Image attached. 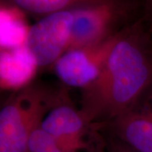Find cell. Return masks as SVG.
Returning a JSON list of instances; mask_svg holds the SVG:
<instances>
[{
    "label": "cell",
    "mask_w": 152,
    "mask_h": 152,
    "mask_svg": "<svg viewBox=\"0 0 152 152\" xmlns=\"http://www.w3.org/2000/svg\"><path fill=\"white\" fill-rule=\"evenodd\" d=\"M135 152H152V86L134 106L102 126Z\"/></svg>",
    "instance_id": "obj_7"
},
{
    "label": "cell",
    "mask_w": 152,
    "mask_h": 152,
    "mask_svg": "<svg viewBox=\"0 0 152 152\" xmlns=\"http://www.w3.org/2000/svg\"><path fill=\"white\" fill-rule=\"evenodd\" d=\"M29 31L19 11L0 9V50L26 46Z\"/></svg>",
    "instance_id": "obj_9"
},
{
    "label": "cell",
    "mask_w": 152,
    "mask_h": 152,
    "mask_svg": "<svg viewBox=\"0 0 152 152\" xmlns=\"http://www.w3.org/2000/svg\"><path fill=\"white\" fill-rule=\"evenodd\" d=\"M74 24L73 10L47 15L30 27L26 47L39 68L53 66L68 51Z\"/></svg>",
    "instance_id": "obj_4"
},
{
    "label": "cell",
    "mask_w": 152,
    "mask_h": 152,
    "mask_svg": "<svg viewBox=\"0 0 152 152\" xmlns=\"http://www.w3.org/2000/svg\"><path fill=\"white\" fill-rule=\"evenodd\" d=\"M115 33L102 43L65 52L53 65L60 81L67 86L82 90L91 86L103 69Z\"/></svg>",
    "instance_id": "obj_5"
},
{
    "label": "cell",
    "mask_w": 152,
    "mask_h": 152,
    "mask_svg": "<svg viewBox=\"0 0 152 152\" xmlns=\"http://www.w3.org/2000/svg\"><path fill=\"white\" fill-rule=\"evenodd\" d=\"M141 2L144 9L143 18L152 27V0H141Z\"/></svg>",
    "instance_id": "obj_13"
},
{
    "label": "cell",
    "mask_w": 152,
    "mask_h": 152,
    "mask_svg": "<svg viewBox=\"0 0 152 152\" xmlns=\"http://www.w3.org/2000/svg\"><path fill=\"white\" fill-rule=\"evenodd\" d=\"M40 127L54 138L64 152H97L104 139L102 127L90 123L64 93L45 115Z\"/></svg>",
    "instance_id": "obj_3"
},
{
    "label": "cell",
    "mask_w": 152,
    "mask_h": 152,
    "mask_svg": "<svg viewBox=\"0 0 152 152\" xmlns=\"http://www.w3.org/2000/svg\"><path fill=\"white\" fill-rule=\"evenodd\" d=\"M38 68L26 46L0 50V88L17 91L30 86Z\"/></svg>",
    "instance_id": "obj_8"
},
{
    "label": "cell",
    "mask_w": 152,
    "mask_h": 152,
    "mask_svg": "<svg viewBox=\"0 0 152 152\" xmlns=\"http://www.w3.org/2000/svg\"><path fill=\"white\" fill-rule=\"evenodd\" d=\"M122 7L118 0H115L74 9V24L68 50L95 46L113 35L112 30L123 14Z\"/></svg>",
    "instance_id": "obj_6"
},
{
    "label": "cell",
    "mask_w": 152,
    "mask_h": 152,
    "mask_svg": "<svg viewBox=\"0 0 152 152\" xmlns=\"http://www.w3.org/2000/svg\"><path fill=\"white\" fill-rule=\"evenodd\" d=\"M98 152H135L111 134L104 137V141Z\"/></svg>",
    "instance_id": "obj_12"
},
{
    "label": "cell",
    "mask_w": 152,
    "mask_h": 152,
    "mask_svg": "<svg viewBox=\"0 0 152 152\" xmlns=\"http://www.w3.org/2000/svg\"><path fill=\"white\" fill-rule=\"evenodd\" d=\"M0 105H1V103H0Z\"/></svg>",
    "instance_id": "obj_14"
},
{
    "label": "cell",
    "mask_w": 152,
    "mask_h": 152,
    "mask_svg": "<svg viewBox=\"0 0 152 152\" xmlns=\"http://www.w3.org/2000/svg\"><path fill=\"white\" fill-rule=\"evenodd\" d=\"M17 5L35 14L49 15L61 10L97 5L115 0H13Z\"/></svg>",
    "instance_id": "obj_10"
},
{
    "label": "cell",
    "mask_w": 152,
    "mask_h": 152,
    "mask_svg": "<svg viewBox=\"0 0 152 152\" xmlns=\"http://www.w3.org/2000/svg\"><path fill=\"white\" fill-rule=\"evenodd\" d=\"M26 152H64L53 136L40 126L29 139Z\"/></svg>",
    "instance_id": "obj_11"
},
{
    "label": "cell",
    "mask_w": 152,
    "mask_h": 152,
    "mask_svg": "<svg viewBox=\"0 0 152 152\" xmlns=\"http://www.w3.org/2000/svg\"><path fill=\"white\" fill-rule=\"evenodd\" d=\"M63 91L31 84L0 105V152H26L29 139Z\"/></svg>",
    "instance_id": "obj_2"
},
{
    "label": "cell",
    "mask_w": 152,
    "mask_h": 152,
    "mask_svg": "<svg viewBox=\"0 0 152 152\" xmlns=\"http://www.w3.org/2000/svg\"><path fill=\"white\" fill-rule=\"evenodd\" d=\"M152 86V27L142 17L114 35L100 76L82 90L81 111L102 127L124 113Z\"/></svg>",
    "instance_id": "obj_1"
}]
</instances>
